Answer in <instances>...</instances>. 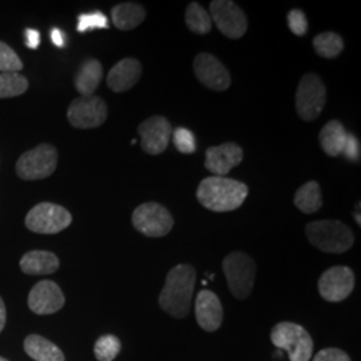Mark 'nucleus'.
I'll list each match as a JSON object with an SVG mask.
<instances>
[{"label":"nucleus","mask_w":361,"mask_h":361,"mask_svg":"<svg viewBox=\"0 0 361 361\" xmlns=\"http://www.w3.org/2000/svg\"><path fill=\"white\" fill-rule=\"evenodd\" d=\"M197 273L190 264L176 265L166 276L159 295V307L174 319H185L192 305Z\"/></svg>","instance_id":"nucleus-1"},{"label":"nucleus","mask_w":361,"mask_h":361,"mask_svg":"<svg viewBox=\"0 0 361 361\" xmlns=\"http://www.w3.org/2000/svg\"><path fill=\"white\" fill-rule=\"evenodd\" d=\"M249 194L247 185L226 177H207L197 189L200 204L212 212H233L245 202Z\"/></svg>","instance_id":"nucleus-2"},{"label":"nucleus","mask_w":361,"mask_h":361,"mask_svg":"<svg viewBox=\"0 0 361 361\" xmlns=\"http://www.w3.org/2000/svg\"><path fill=\"white\" fill-rule=\"evenodd\" d=\"M310 244L325 253H344L349 250L355 235L345 224L337 219H324L310 222L305 228Z\"/></svg>","instance_id":"nucleus-3"},{"label":"nucleus","mask_w":361,"mask_h":361,"mask_svg":"<svg viewBox=\"0 0 361 361\" xmlns=\"http://www.w3.org/2000/svg\"><path fill=\"white\" fill-rule=\"evenodd\" d=\"M271 344L285 350L290 361H310L313 355V338L310 332L296 323L276 324L271 332Z\"/></svg>","instance_id":"nucleus-4"},{"label":"nucleus","mask_w":361,"mask_h":361,"mask_svg":"<svg viewBox=\"0 0 361 361\" xmlns=\"http://www.w3.org/2000/svg\"><path fill=\"white\" fill-rule=\"evenodd\" d=\"M222 269L233 296L238 300L250 296L257 271L253 258L244 252H233L224 258Z\"/></svg>","instance_id":"nucleus-5"},{"label":"nucleus","mask_w":361,"mask_h":361,"mask_svg":"<svg viewBox=\"0 0 361 361\" xmlns=\"http://www.w3.org/2000/svg\"><path fill=\"white\" fill-rule=\"evenodd\" d=\"M56 165V149L50 143H42L19 157L16 162V173L22 180H44L55 171Z\"/></svg>","instance_id":"nucleus-6"},{"label":"nucleus","mask_w":361,"mask_h":361,"mask_svg":"<svg viewBox=\"0 0 361 361\" xmlns=\"http://www.w3.org/2000/svg\"><path fill=\"white\" fill-rule=\"evenodd\" d=\"M326 101V90L322 78L316 74H305L301 78L296 92V110L302 121H316L323 113Z\"/></svg>","instance_id":"nucleus-7"},{"label":"nucleus","mask_w":361,"mask_h":361,"mask_svg":"<svg viewBox=\"0 0 361 361\" xmlns=\"http://www.w3.org/2000/svg\"><path fill=\"white\" fill-rule=\"evenodd\" d=\"M73 222L71 213L61 205L42 202L32 207L26 216V226L39 234H56L67 229Z\"/></svg>","instance_id":"nucleus-8"},{"label":"nucleus","mask_w":361,"mask_h":361,"mask_svg":"<svg viewBox=\"0 0 361 361\" xmlns=\"http://www.w3.org/2000/svg\"><path fill=\"white\" fill-rule=\"evenodd\" d=\"M134 228L146 237L158 238L168 235L174 226V219L168 209L157 202H146L133 212Z\"/></svg>","instance_id":"nucleus-9"},{"label":"nucleus","mask_w":361,"mask_h":361,"mask_svg":"<svg viewBox=\"0 0 361 361\" xmlns=\"http://www.w3.org/2000/svg\"><path fill=\"white\" fill-rule=\"evenodd\" d=\"M107 104L102 98L79 97L68 106L67 119L77 129H95L107 119Z\"/></svg>","instance_id":"nucleus-10"},{"label":"nucleus","mask_w":361,"mask_h":361,"mask_svg":"<svg viewBox=\"0 0 361 361\" xmlns=\"http://www.w3.org/2000/svg\"><path fill=\"white\" fill-rule=\"evenodd\" d=\"M210 18L226 38H243L247 31V19L244 10L231 0L212 1Z\"/></svg>","instance_id":"nucleus-11"},{"label":"nucleus","mask_w":361,"mask_h":361,"mask_svg":"<svg viewBox=\"0 0 361 361\" xmlns=\"http://www.w3.org/2000/svg\"><path fill=\"white\" fill-rule=\"evenodd\" d=\"M194 74L210 90L225 91L231 87L229 70L214 55L201 52L194 58Z\"/></svg>","instance_id":"nucleus-12"},{"label":"nucleus","mask_w":361,"mask_h":361,"mask_svg":"<svg viewBox=\"0 0 361 361\" xmlns=\"http://www.w3.org/2000/svg\"><path fill=\"white\" fill-rule=\"evenodd\" d=\"M355 273L348 267H332L319 280V292L325 301L340 302L352 293Z\"/></svg>","instance_id":"nucleus-13"},{"label":"nucleus","mask_w":361,"mask_h":361,"mask_svg":"<svg viewBox=\"0 0 361 361\" xmlns=\"http://www.w3.org/2000/svg\"><path fill=\"white\" fill-rule=\"evenodd\" d=\"M138 134L143 152L150 155H159L168 149L173 128L165 116H150L140 125Z\"/></svg>","instance_id":"nucleus-14"},{"label":"nucleus","mask_w":361,"mask_h":361,"mask_svg":"<svg viewBox=\"0 0 361 361\" xmlns=\"http://www.w3.org/2000/svg\"><path fill=\"white\" fill-rule=\"evenodd\" d=\"M66 298L59 285L43 280L35 285L28 295V308L37 314H52L65 307Z\"/></svg>","instance_id":"nucleus-15"},{"label":"nucleus","mask_w":361,"mask_h":361,"mask_svg":"<svg viewBox=\"0 0 361 361\" xmlns=\"http://www.w3.org/2000/svg\"><path fill=\"white\" fill-rule=\"evenodd\" d=\"M244 159V152L237 143L226 142L212 146L205 154V168L216 177L226 176Z\"/></svg>","instance_id":"nucleus-16"},{"label":"nucleus","mask_w":361,"mask_h":361,"mask_svg":"<svg viewBox=\"0 0 361 361\" xmlns=\"http://www.w3.org/2000/svg\"><path fill=\"white\" fill-rule=\"evenodd\" d=\"M195 319L198 325L207 332H216L224 320V308L219 296L204 289L195 298Z\"/></svg>","instance_id":"nucleus-17"},{"label":"nucleus","mask_w":361,"mask_h":361,"mask_svg":"<svg viewBox=\"0 0 361 361\" xmlns=\"http://www.w3.org/2000/svg\"><path fill=\"white\" fill-rule=\"evenodd\" d=\"M142 75V65L135 58L119 61L107 75V86L114 92H125L134 87Z\"/></svg>","instance_id":"nucleus-18"},{"label":"nucleus","mask_w":361,"mask_h":361,"mask_svg":"<svg viewBox=\"0 0 361 361\" xmlns=\"http://www.w3.org/2000/svg\"><path fill=\"white\" fill-rule=\"evenodd\" d=\"M104 77V67L98 59H86L80 67L78 68L77 74L74 78V86L80 97H90L94 95L101 85Z\"/></svg>","instance_id":"nucleus-19"},{"label":"nucleus","mask_w":361,"mask_h":361,"mask_svg":"<svg viewBox=\"0 0 361 361\" xmlns=\"http://www.w3.org/2000/svg\"><path fill=\"white\" fill-rule=\"evenodd\" d=\"M19 267L23 273L31 276L52 274L59 269V258L47 250H31L22 257Z\"/></svg>","instance_id":"nucleus-20"},{"label":"nucleus","mask_w":361,"mask_h":361,"mask_svg":"<svg viewBox=\"0 0 361 361\" xmlns=\"http://www.w3.org/2000/svg\"><path fill=\"white\" fill-rule=\"evenodd\" d=\"M146 18V11L141 4L128 1L116 4L111 10V19L114 26L121 31L134 30L140 25H142Z\"/></svg>","instance_id":"nucleus-21"},{"label":"nucleus","mask_w":361,"mask_h":361,"mask_svg":"<svg viewBox=\"0 0 361 361\" xmlns=\"http://www.w3.org/2000/svg\"><path fill=\"white\" fill-rule=\"evenodd\" d=\"M27 355L35 361H65V355L43 336L30 335L25 340Z\"/></svg>","instance_id":"nucleus-22"},{"label":"nucleus","mask_w":361,"mask_h":361,"mask_svg":"<svg viewBox=\"0 0 361 361\" xmlns=\"http://www.w3.org/2000/svg\"><path fill=\"white\" fill-rule=\"evenodd\" d=\"M348 133L338 121H329L320 131V145L324 153L329 157H337L343 153Z\"/></svg>","instance_id":"nucleus-23"},{"label":"nucleus","mask_w":361,"mask_h":361,"mask_svg":"<svg viewBox=\"0 0 361 361\" xmlns=\"http://www.w3.org/2000/svg\"><path fill=\"white\" fill-rule=\"evenodd\" d=\"M295 205L297 209L305 214H312L319 212L323 207L322 188L316 180H310L298 188L295 194Z\"/></svg>","instance_id":"nucleus-24"},{"label":"nucleus","mask_w":361,"mask_h":361,"mask_svg":"<svg viewBox=\"0 0 361 361\" xmlns=\"http://www.w3.org/2000/svg\"><path fill=\"white\" fill-rule=\"evenodd\" d=\"M185 22L192 32L200 35H205L210 32L213 27V20L210 15L195 1L188 6L185 13Z\"/></svg>","instance_id":"nucleus-25"},{"label":"nucleus","mask_w":361,"mask_h":361,"mask_svg":"<svg viewBox=\"0 0 361 361\" xmlns=\"http://www.w3.org/2000/svg\"><path fill=\"white\" fill-rule=\"evenodd\" d=\"M313 49L320 56L334 59L344 50V40L336 32H322L313 39Z\"/></svg>","instance_id":"nucleus-26"},{"label":"nucleus","mask_w":361,"mask_h":361,"mask_svg":"<svg viewBox=\"0 0 361 361\" xmlns=\"http://www.w3.org/2000/svg\"><path fill=\"white\" fill-rule=\"evenodd\" d=\"M28 89V80L19 73H0V99L22 95Z\"/></svg>","instance_id":"nucleus-27"},{"label":"nucleus","mask_w":361,"mask_h":361,"mask_svg":"<svg viewBox=\"0 0 361 361\" xmlns=\"http://www.w3.org/2000/svg\"><path fill=\"white\" fill-rule=\"evenodd\" d=\"M121 348L122 344L116 336L104 335L97 340L94 355L98 361H113L119 355Z\"/></svg>","instance_id":"nucleus-28"},{"label":"nucleus","mask_w":361,"mask_h":361,"mask_svg":"<svg viewBox=\"0 0 361 361\" xmlns=\"http://www.w3.org/2000/svg\"><path fill=\"white\" fill-rule=\"evenodd\" d=\"M23 70V62L13 49L0 42V73H19Z\"/></svg>","instance_id":"nucleus-29"},{"label":"nucleus","mask_w":361,"mask_h":361,"mask_svg":"<svg viewBox=\"0 0 361 361\" xmlns=\"http://www.w3.org/2000/svg\"><path fill=\"white\" fill-rule=\"evenodd\" d=\"M171 137L177 150L182 154H193L195 152V138L190 130L178 128L173 131Z\"/></svg>","instance_id":"nucleus-30"},{"label":"nucleus","mask_w":361,"mask_h":361,"mask_svg":"<svg viewBox=\"0 0 361 361\" xmlns=\"http://www.w3.org/2000/svg\"><path fill=\"white\" fill-rule=\"evenodd\" d=\"M97 28H109V19L104 13H83L78 18L77 30L79 32H86Z\"/></svg>","instance_id":"nucleus-31"},{"label":"nucleus","mask_w":361,"mask_h":361,"mask_svg":"<svg viewBox=\"0 0 361 361\" xmlns=\"http://www.w3.org/2000/svg\"><path fill=\"white\" fill-rule=\"evenodd\" d=\"M288 26L289 30L297 35V37H302L307 34L308 31V19L305 16V13L301 10H292L288 13Z\"/></svg>","instance_id":"nucleus-32"},{"label":"nucleus","mask_w":361,"mask_h":361,"mask_svg":"<svg viewBox=\"0 0 361 361\" xmlns=\"http://www.w3.org/2000/svg\"><path fill=\"white\" fill-rule=\"evenodd\" d=\"M313 361H352L343 349L338 348H325L320 350L314 357Z\"/></svg>","instance_id":"nucleus-33"},{"label":"nucleus","mask_w":361,"mask_h":361,"mask_svg":"<svg viewBox=\"0 0 361 361\" xmlns=\"http://www.w3.org/2000/svg\"><path fill=\"white\" fill-rule=\"evenodd\" d=\"M341 154L345 155L348 159L353 161V162L360 161V142L356 138V135H353V134L347 135L345 145H344V149H343Z\"/></svg>","instance_id":"nucleus-34"},{"label":"nucleus","mask_w":361,"mask_h":361,"mask_svg":"<svg viewBox=\"0 0 361 361\" xmlns=\"http://www.w3.org/2000/svg\"><path fill=\"white\" fill-rule=\"evenodd\" d=\"M25 38H26V44L28 49L31 50H37L39 43H40V34L34 28H27L25 32Z\"/></svg>","instance_id":"nucleus-35"},{"label":"nucleus","mask_w":361,"mask_h":361,"mask_svg":"<svg viewBox=\"0 0 361 361\" xmlns=\"http://www.w3.org/2000/svg\"><path fill=\"white\" fill-rule=\"evenodd\" d=\"M65 34L59 28H54L52 30L51 40L56 47H63L65 46Z\"/></svg>","instance_id":"nucleus-36"},{"label":"nucleus","mask_w":361,"mask_h":361,"mask_svg":"<svg viewBox=\"0 0 361 361\" xmlns=\"http://www.w3.org/2000/svg\"><path fill=\"white\" fill-rule=\"evenodd\" d=\"M6 320H7V310H6L4 301H3V300H1V297H0V332L4 329Z\"/></svg>","instance_id":"nucleus-37"},{"label":"nucleus","mask_w":361,"mask_h":361,"mask_svg":"<svg viewBox=\"0 0 361 361\" xmlns=\"http://www.w3.org/2000/svg\"><path fill=\"white\" fill-rule=\"evenodd\" d=\"M360 204H359V207H357V212H355V219H357V225H361V221H360Z\"/></svg>","instance_id":"nucleus-38"},{"label":"nucleus","mask_w":361,"mask_h":361,"mask_svg":"<svg viewBox=\"0 0 361 361\" xmlns=\"http://www.w3.org/2000/svg\"><path fill=\"white\" fill-rule=\"evenodd\" d=\"M0 361H8L7 359H4V357H0Z\"/></svg>","instance_id":"nucleus-39"}]
</instances>
